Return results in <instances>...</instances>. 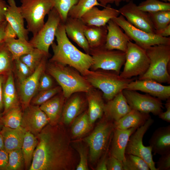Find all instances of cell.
<instances>
[{"label": "cell", "mask_w": 170, "mask_h": 170, "mask_svg": "<svg viewBox=\"0 0 170 170\" xmlns=\"http://www.w3.org/2000/svg\"><path fill=\"white\" fill-rule=\"evenodd\" d=\"M37 144L29 170H73L76 156L70 136L59 123L47 125L36 136Z\"/></svg>", "instance_id": "cell-1"}, {"label": "cell", "mask_w": 170, "mask_h": 170, "mask_svg": "<svg viewBox=\"0 0 170 170\" xmlns=\"http://www.w3.org/2000/svg\"><path fill=\"white\" fill-rule=\"evenodd\" d=\"M55 37L57 44L54 42L51 45L54 54L49 61L69 65L83 75L93 65L92 56L80 51L72 43L67 36L64 23L61 21Z\"/></svg>", "instance_id": "cell-2"}, {"label": "cell", "mask_w": 170, "mask_h": 170, "mask_svg": "<svg viewBox=\"0 0 170 170\" xmlns=\"http://www.w3.org/2000/svg\"><path fill=\"white\" fill-rule=\"evenodd\" d=\"M45 70L59 84L65 98H69L77 92L87 93L92 89L83 76L67 65L49 61Z\"/></svg>", "instance_id": "cell-3"}, {"label": "cell", "mask_w": 170, "mask_h": 170, "mask_svg": "<svg viewBox=\"0 0 170 170\" xmlns=\"http://www.w3.org/2000/svg\"><path fill=\"white\" fill-rule=\"evenodd\" d=\"M83 76L93 87L100 90L103 97L108 101L126 89L128 84L134 80L133 78H123L116 72L106 71H86Z\"/></svg>", "instance_id": "cell-4"}, {"label": "cell", "mask_w": 170, "mask_h": 170, "mask_svg": "<svg viewBox=\"0 0 170 170\" xmlns=\"http://www.w3.org/2000/svg\"><path fill=\"white\" fill-rule=\"evenodd\" d=\"M150 60L149 68L138 79H152L160 83H170L167 66L170 61V45L160 44L145 49Z\"/></svg>", "instance_id": "cell-5"}, {"label": "cell", "mask_w": 170, "mask_h": 170, "mask_svg": "<svg viewBox=\"0 0 170 170\" xmlns=\"http://www.w3.org/2000/svg\"><path fill=\"white\" fill-rule=\"evenodd\" d=\"M93 131L82 139L89 148V160L96 162L109 148L114 129L113 122L104 116Z\"/></svg>", "instance_id": "cell-6"}, {"label": "cell", "mask_w": 170, "mask_h": 170, "mask_svg": "<svg viewBox=\"0 0 170 170\" xmlns=\"http://www.w3.org/2000/svg\"><path fill=\"white\" fill-rule=\"evenodd\" d=\"M22 15L26 20L27 29L35 35L44 24V18L53 8L50 0H20Z\"/></svg>", "instance_id": "cell-7"}, {"label": "cell", "mask_w": 170, "mask_h": 170, "mask_svg": "<svg viewBox=\"0 0 170 170\" xmlns=\"http://www.w3.org/2000/svg\"><path fill=\"white\" fill-rule=\"evenodd\" d=\"M125 53L124 66L120 76L124 78H131L144 74L150 65V60L145 49L130 41Z\"/></svg>", "instance_id": "cell-8"}, {"label": "cell", "mask_w": 170, "mask_h": 170, "mask_svg": "<svg viewBox=\"0 0 170 170\" xmlns=\"http://www.w3.org/2000/svg\"><path fill=\"white\" fill-rule=\"evenodd\" d=\"M112 20L124 30L131 40L145 49L156 45H170V37H162L140 29L130 23L121 14Z\"/></svg>", "instance_id": "cell-9"}, {"label": "cell", "mask_w": 170, "mask_h": 170, "mask_svg": "<svg viewBox=\"0 0 170 170\" xmlns=\"http://www.w3.org/2000/svg\"><path fill=\"white\" fill-rule=\"evenodd\" d=\"M89 54L93 60L91 67L94 71L99 69L112 71L119 74L126 60L125 53L118 50H108L104 46L90 49Z\"/></svg>", "instance_id": "cell-10"}, {"label": "cell", "mask_w": 170, "mask_h": 170, "mask_svg": "<svg viewBox=\"0 0 170 170\" xmlns=\"http://www.w3.org/2000/svg\"><path fill=\"white\" fill-rule=\"evenodd\" d=\"M154 122L150 117L144 124L138 128L130 136L125 150V154H132L140 157L148 165L151 170H157L153 160L150 146L144 145L143 138L147 131Z\"/></svg>", "instance_id": "cell-11"}, {"label": "cell", "mask_w": 170, "mask_h": 170, "mask_svg": "<svg viewBox=\"0 0 170 170\" xmlns=\"http://www.w3.org/2000/svg\"><path fill=\"white\" fill-rule=\"evenodd\" d=\"M42 28L29 41L32 46L49 54V47L54 42L58 27L61 21L57 11L53 8Z\"/></svg>", "instance_id": "cell-12"}, {"label": "cell", "mask_w": 170, "mask_h": 170, "mask_svg": "<svg viewBox=\"0 0 170 170\" xmlns=\"http://www.w3.org/2000/svg\"><path fill=\"white\" fill-rule=\"evenodd\" d=\"M128 103L132 109L158 116L163 111L162 100L148 94H143L136 91L126 89L122 91Z\"/></svg>", "instance_id": "cell-13"}, {"label": "cell", "mask_w": 170, "mask_h": 170, "mask_svg": "<svg viewBox=\"0 0 170 170\" xmlns=\"http://www.w3.org/2000/svg\"><path fill=\"white\" fill-rule=\"evenodd\" d=\"M48 56H45L31 74L20 84L19 95L23 110L30 105L31 99L38 92L39 79L45 71Z\"/></svg>", "instance_id": "cell-14"}, {"label": "cell", "mask_w": 170, "mask_h": 170, "mask_svg": "<svg viewBox=\"0 0 170 170\" xmlns=\"http://www.w3.org/2000/svg\"><path fill=\"white\" fill-rule=\"evenodd\" d=\"M118 10L120 14L134 26L147 32L155 34L156 30L148 13L139 9L133 0Z\"/></svg>", "instance_id": "cell-15"}, {"label": "cell", "mask_w": 170, "mask_h": 170, "mask_svg": "<svg viewBox=\"0 0 170 170\" xmlns=\"http://www.w3.org/2000/svg\"><path fill=\"white\" fill-rule=\"evenodd\" d=\"M22 113L21 127L36 136L48 124L49 120L39 106L30 105Z\"/></svg>", "instance_id": "cell-16"}, {"label": "cell", "mask_w": 170, "mask_h": 170, "mask_svg": "<svg viewBox=\"0 0 170 170\" xmlns=\"http://www.w3.org/2000/svg\"><path fill=\"white\" fill-rule=\"evenodd\" d=\"M126 89L141 91L161 100L170 98V85H164L152 79L133 80L128 84Z\"/></svg>", "instance_id": "cell-17"}, {"label": "cell", "mask_w": 170, "mask_h": 170, "mask_svg": "<svg viewBox=\"0 0 170 170\" xmlns=\"http://www.w3.org/2000/svg\"><path fill=\"white\" fill-rule=\"evenodd\" d=\"M120 14L118 9L111 7L110 4H109L101 10L96 6L93 7L80 19L86 25L105 26L109 20L118 17Z\"/></svg>", "instance_id": "cell-18"}, {"label": "cell", "mask_w": 170, "mask_h": 170, "mask_svg": "<svg viewBox=\"0 0 170 170\" xmlns=\"http://www.w3.org/2000/svg\"><path fill=\"white\" fill-rule=\"evenodd\" d=\"M107 32L104 47L108 50H116L126 53L128 43L131 41L121 27L112 20L106 24Z\"/></svg>", "instance_id": "cell-19"}, {"label": "cell", "mask_w": 170, "mask_h": 170, "mask_svg": "<svg viewBox=\"0 0 170 170\" xmlns=\"http://www.w3.org/2000/svg\"><path fill=\"white\" fill-rule=\"evenodd\" d=\"M64 25L67 36L89 54L90 48L84 32L85 24L81 19L68 16Z\"/></svg>", "instance_id": "cell-20"}, {"label": "cell", "mask_w": 170, "mask_h": 170, "mask_svg": "<svg viewBox=\"0 0 170 170\" xmlns=\"http://www.w3.org/2000/svg\"><path fill=\"white\" fill-rule=\"evenodd\" d=\"M8 6L5 14L6 20L16 32L18 38L28 40V31L24 26V20L20 7L15 0H7Z\"/></svg>", "instance_id": "cell-21"}, {"label": "cell", "mask_w": 170, "mask_h": 170, "mask_svg": "<svg viewBox=\"0 0 170 170\" xmlns=\"http://www.w3.org/2000/svg\"><path fill=\"white\" fill-rule=\"evenodd\" d=\"M132 109L122 91L105 104L103 115L114 122L120 119Z\"/></svg>", "instance_id": "cell-22"}, {"label": "cell", "mask_w": 170, "mask_h": 170, "mask_svg": "<svg viewBox=\"0 0 170 170\" xmlns=\"http://www.w3.org/2000/svg\"><path fill=\"white\" fill-rule=\"evenodd\" d=\"M137 128H132L126 129L114 128L111 141L110 154L120 161H123L129 138Z\"/></svg>", "instance_id": "cell-23"}, {"label": "cell", "mask_w": 170, "mask_h": 170, "mask_svg": "<svg viewBox=\"0 0 170 170\" xmlns=\"http://www.w3.org/2000/svg\"><path fill=\"white\" fill-rule=\"evenodd\" d=\"M149 143L154 154L162 155L170 152V125L156 129Z\"/></svg>", "instance_id": "cell-24"}, {"label": "cell", "mask_w": 170, "mask_h": 170, "mask_svg": "<svg viewBox=\"0 0 170 170\" xmlns=\"http://www.w3.org/2000/svg\"><path fill=\"white\" fill-rule=\"evenodd\" d=\"M64 98L63 94L62 95L56 94L39 106L48 117L49 124L53 126L59 123Z\"/></svg>", "instance_id": "cell-25"}, {"label": "cell", "mask_w": 170, "mask_h": 170, "mask_svg": "<svg viewBox=\"0 0 170 170\" xmlns=\"http://www.w3.org/2000/svg\"><path fill=\"white\" fill-rule=\"evenodd\" d=\"M86 93L88 109L87 111L89 120L93 124L103 116L105 104L103 96L99 91L92 89Z\"/></svg>", "instance_id": "cell-26"}, {"label": "cell", "mask_w": 170, "mask_h": 170, "mask_svg": "<svg viewBox=\"0 0 170 170\" xmlns=\"http://www.w3.org/2000/svg\"><path fill=\"white\" fill-rule=\"evenodd\" d=\"M26 131L21 127L12 128L4 126L0 133L3 138L4 149L9 152L21 149Z\"/></svg>", "instance_id": "cell-27"}, {"label": "cell", "mask_w": 170, "mask_h": 170, "mask_svg": "<svg viewBox=\"0 0 170 170\" xmlns=\"http://www.w3.org/2000/svg\"><path fill=\"white\" fill-rule=\"evenodd\" d=\"M150 117L149 114L132 109L120 119L113 122L114 128L122 129L132 128H138L144 124Z\"/></svg>", "instance_id": "cell-28"}, {"label": "cell", "mask_w": 170, "mask_h": 170, "mask_svg": "<svg viewBox=\"0 0 170 170\" xmlns=\"http://www.w3.org/2000/svg\"><path fill=\"white\" fill-rule=\"evenodd\" d=\"M84 32L90 49L105 45L107 32L106 25L97 26L85 24Z\"/></svg>", "instance_id": "cell-29"}, {"label": "cell", "mask_w": 170, "mask_h": 170, "mask_svg": "<svg viewBox=\"0 0 170 170\" xmlns=\"http://www.w3.org/2000/svg\"><path fill=\"white\" fill-rule=\"evenodd\" d=\"M84 102L78 95L72 96L63 106L61 118L63 123L66 125L71 124L80 115L84 106Z\"/></svg>", "instance_id": "cell-30"}, {"label": "cell", "mask_w": 170, "mask_h": 170, "mask_svg": "<svg viewBox=\"0 0 170 170\" xmlns=\"http://www.w3.org/2000/svg\"><path fill=\"white\" fill-rule=\"evenodd\" d=\"M3 101L4 107V114L13 106L18 104L17 96L12 71L8 75L3 85Z\"/></svg>", "instance_id": "cell-31"}, {"label": "cell", "mask_w": 170, "mask_h": 170, "mask_svg": "<svg viewBox=\"0 0 170 170\" xmlns=\"http://www.w3.org/2000/svg\"><path fill=\"white\" fill-rule=\"evenodd\" d=\"M4 43L14 60L31 52L34 48L27 40L15 38H7Z\"/></svg>", "instance_id": "cell-32"}, {"label": "cell", "mask_w": 170, "mask_h": 170, "mask_svg": "<svg viewBox=\"0 0 170 170\" xmlns=\"http://www.w3.org/2000/svg\"><path fill=\"white\" fill-rule=\"evenodd\" d=\"M37 142L35 135L30 132L26 131L21 149L24 160L25 167L26 169H29L31 165Z\"/></svg>", "instance_id": "cell-33"}, {"label": "cell", "mask_w": 170, "mask_h": 170, "mask_svg": "<svg viewBox=\"0 0 170 170\" xmlns=\"http://www.w3.org/2000/svg\"><path fill=\"white\" fill-rule=\"evenodd\" d=\"M92 126L87 111L81 113L72 122L71 128L72 138L76 139L82 137L89 131Z\"/></svg>", "instance_id": "cell-34"}, {"label": "cell", "mask_w": 170, "mask_h": 170, "mask_svg": "<svg viewBox=\"0 0 170 170\" xmlns=\"http://www.w3.org/2000/svg\"><path fill=\"white\" fill-rule=\"evenodd\" d=\"M23 112L18 104L10 108L4 114L2 119L3 123L5 127L12 128L21 127Z\"/></svg>", "instance_id": "cell-35"}, {"label": "cell", "mask_w": 170, "mask_h": 170, "mask_svg": "<svg viewBox=\"0 0 170 170\" xmlns=\"http://www.w3.org/2000/svg\"><path fill=\"white\" fill-rule=\"evenodd\" d=\"M101 5L98 0H78L70 9L68 16L80 19L87 11L94 7Z\"/></svg>", "instance_id": "cell-36"}, {"label": "cell", "mask_w": 170, "mask_h": 170, "mask_svg": "<svg viewBox=\"0 0 170 170\" xmlns=\"http://www.w3.org/2000/svg\"><path fill=\"white\" fill-rule=\"evenodd\" d=\"M14 65L12 56L4 42L0 44V75H8L12 71Z\"/></svg>", "instance_id": "cell-37"}, {"label": "cell", "mask_w": 170, "mask_h": 170, "mask_svg": "<svg viewBox=\"0 0 170 170\" xmlns=\"http://www.w3.org/2000/svg\"><path fill=\"white\" fill-rule=\"evenodd\" d=\"M49 54L39 49L34 48L29 53L21 56L20 60L33 72L39 65L43 58Z\"/></svg>", "instance_id": "cell-38"}, {"label": "cell", "mask_w": 170, "mask_h": 170, "mask_svg": "<svg viewBox=\"0 0 170 170\" xmlns=\"http://www.w3.org/2000/svg\"><path fill=\"white\" fill-rule=\"evenodd\" d=\"M123 170H150L145 161L139 156L130 154H125L122 161Z\"/></svg>", "instance_id": "cell-39"}, {"label": "cell", "mask_w": 170, "mask_h": 170, "mask_svg": "<svg viewBox=\"0 0 170 170\" xmlns=\"http://www.w3.org/2000/svg\"><path fill=\"white\" fill-rule=\"evenodd\" d=\"M148 13L156 31L170 24V11H160Z\"/></svg>", "instance_id": "cell-40"}, {"label": "cell", "mask_w": 170, "mask_h": 170, "mask_svg": "<svg viewBox=\"0 0 170 170\" xmlns=\"http://www.w3.org/2000/svg\"><path fill=\"white\" fill-rule=\"evenodd\" d=\"M137 6L139 9L147 13L163 10L170 11V2H165L160 0H145Z\"/></svg>", "instance_id": "cell-41"}, {"label": "cell", "mask_w": 170, "mask_h": 170, "mask_svg": "<svg viewBox=\"0 0 170 170\" xmlns=\"http://www.w3.org/2000/svg\"><path fill=\"white\" fill-rule=\"evenodd\" d=\"M54 8L58 12L61 22L64 23L68 17L71 8L78 2V0H50Z\"/></svg>", "instance_id": "cell-42"}, {"label": "cell", "mask_w": 170, "mask_h": 170, "mask_svg": "<svg viewBox=\"0 0 170 170\" xmlns=\"http://www.w3.org/2000/svg\"><path fill=\"white\" fill-rule=\"evenodd\" d=\"M25 167L24 157L21 149L8 152V158L6 170H22Z\"/></svg>", "instance_id": "cell-43"}, {"label": "cell", "mask_w": 170, "mask_h": 170, "mask_svg": "<svg viewBox=\"0 0 170 170\" xmlns=\"http://www.w3.org/2000/svg\"><path fill=\"white\" fill-rule=\"evenodd\" d=\"M61 89L60 86H57L39 92L32 98L30 104L40 106L57 94Z\"/></svg>", "instance_id": "cell-44"}, {"label": "cell", "mask_w": 170, "mask_h": 170, "mask_svg": "<svg viewBox=\"0 0 170 170\" xmlns=\"http://www.w3.org/2000/svg\"><path fill=\"white\" fill-rule=\"evenodd\" d=\"M73 147L78 152L80 161L76 166V170H89L88 164V151L82 142L77 141L72 143Z\"/></svg>", "instance_id": "cell-45"}, {"label": "cell", "mask_w": 170, "mask_h": 170, "mask_svg": "<svg viewBox=\"0 0 170 170\" xmlns=\"http://www.w3.org/2000/svg\"><path fill=\"white\" fill-rule=\"evenodd\" d=\"M14 66L17 78L20 84L25 81L33 73L20 59L14 60Z\"/></svg>", "instance_id": "cell-46"}, {"label": "cell", "mask_w": 170, "mask_h": 170, "mask_svg": "<svg viewBox=\"0 0 170 170\" xmlns=\"http://www.w3.org/2000/svg\"><path fill=\"white\" fill-rule=\"evenodd\" d=\"M53 81L51 76L44 71L39 79L38 92L49 89L53 88Z\"/></svg>", "instance_id": "cell-47"}, {"label": "cell", "mask_w": 170, "mask_h": 170, "mask_svg": "<svg viewBox=\"0 0 170 170\" xmlns=\"http://www.w3.org/2000/svg\"><path fill=\"white\" fill-rule=\"evenodd\" d=\"M108 170H123L122 162L110 154L107 161Z\"/></svg>", "instance_id": "cell-48"}, {"label": "cell", "mask_w": 170, "mask_h": 170, "mask_svg": "<svg viewBox=\"0 0 170 170\" xmlns=\"http://www.w3.org/2000/svg\"><path fill=\"white\" fill-rule=\"evenodd\" d=\"M156 163L157 170H170V152L161 155Z\"/></svg>", "instance_id": "cell-49"}, {"label": "cell", "mask_w": 170, "mask_h": 170, "mask_svg": "<svg viewBox=\"0 0 170 170\" xmlns=\"http://www.w3.org/2000/svg\"><path fill=\"white\" fill-rule=\"evenodd\" d=\"M8 158V152L4 149L0 150V170H6Z\"/></svg>", "instance_id": "cell-50"}, {"label": "cell", "mask_w": 170, "mask_h": 170, "mask_svg": "<svg viewBox=\"0 0 170 170\" xmlns=\"http://www.w3.org/2000/svg\"><path fill=\"white\" fill-rule=\"evenodd\" d=\"M166 110L165 111L161 112L158 115L162 120L168 122H170V98L166 100L165 104Z\"/></svg>", "instance_id": "cell-51"}, {"label": "cell", "mask_w": 170, "mask_h": 170, "mask_svg": "<svg viewBox=\"0 0 170 170\" xmlns=\"http://www.w3.org/2000/svg\"><path fill=\"white\" fill-rule=\"evenodd\" d=\"M108 149L101 156V159L96 167L95 170H107V161L108 156Z\"/></svg>", "instance_id": "cell-52"}, {"label": "cell", "mask_w": 170, "mask_h": 170, "mask_svg": "<svg viewBox=\"0 0 170 170\" xmlns=\"http://www.w3.org/2000/svg\"><path fill=\"white\" fill-rule=\"evenodd\" d=\"M5 39L9 38H15L17 34L11 25L7 22L4 30Z\"/></svg>", "instance_id": "cell-53"}, {"label": "cell", "mask_w": 170, "mask_h": 170, "mask_svg": "<svg viewBox=\"0 0 170 170\" xmlns=\"http://www.w3.org/2000/svg\"><path fill=\"white\" fill-rule=\"evenodd\" d=\"M8 4L4 0H0V23L6 21L5 14Z\"/></svg>", "instance_id": "cell-54"}, {"label": "cell", "mask_w": 170, "mask_h": 170, "mask_svg": "<svg viewBox=\"0 0 170 170\" xmlns=\"http://www.w3.org/2000/svg\"><path fill=\"white\" fill-rule=\"evenodd\" d=\"M131 0H98L102 7H105L107 5L114 3L117 7L119 6L122 2H129Z\"/></svg>", "instance_id": "cell-55"}, {"label": "cell", "mask_w": 170, "mask_h": 170, "mask_svg": "<svg viewBox=\"0 0 170 170\" xmlns=\"http://www.w3.org/2000/svg\"><path fill=\"white\" fill-rule=\"evenodd\" d=\"M155 34L163 37H168L170 35V24L161 29L156 31Z\"/></svg>", "instance_id": "cell-56"}, {"label": "cell", "mask_w": 170, "mask_h": 170, "mask_svg": "<svg viewBox=\"0 0 170 170\" xmlns=\"http://www.w3.org/2000/svg\"><path fill=\"white\" fill-rule=\"evenodd\" d=\"M4 76L3 75H0V111L2 110L3 106V89Z\"/></svg>", "instance_id": "cell-57"}, {"label": "cell", "mask_w": 170, "mask_h": 170, "mask_svg": "<svg viewBox=\"0 0 170 170\" xmlns=\"http://www.w3.org/2000/svg\"><path fill=\"white\" fill-rule=\"evenodd\" d=\"M7 23V22L6 20L0 23V44L4 42V30Z\"/></svg>", "instance_id": "cell-58"}, {"label": "cell", "mask_w": 170, "mask_h": 170, "mask_svg": "<svg viewBox=\"0 0 170 170\" xmlns=\"http://www.w3.org/2000/svg\"><path fill=\"white\" fill-rule=\"evenodd\" d=\"M4 149L3 139L2 135L0 133V150Z\"/></svg>", "instance_id": "cell-59"}, {"label": "cell", "mask_w": 170, "mask_h": 170, "mask_svg": "<svg viewBox=\"0 0 170 170\" xmlns=\"http://www.w3.org/2000/svg\"><path fill=\"white\" fill-rule=\"evenodd\" d=\"M165 2H170V0H160Z\"/></svg>", "instance_id": "cell-60"}]
</instances>
